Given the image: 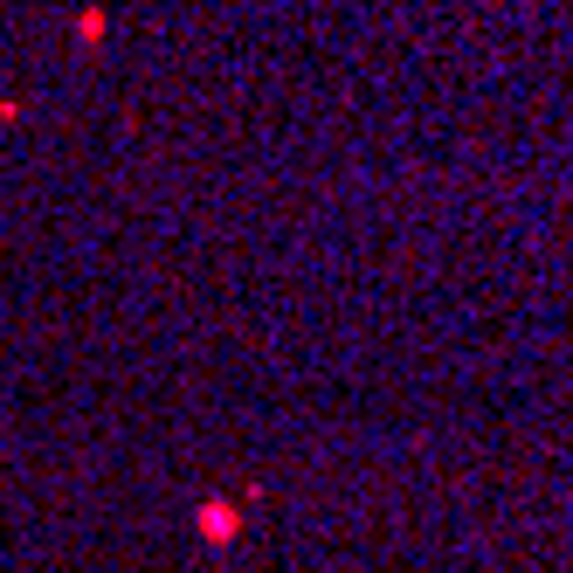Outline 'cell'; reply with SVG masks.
<instances>
[{"label": "cell", "mask_w": 573, "mask_h": 573, "mask_svg": "<svg viewBox=\"0 0 573 573\" xmlns=\"http://www.w3.org/2000/svg\"><path fill=\"white\" fill-rule=\"evenodd\" d=\"M69 28H76V42H84V49H98L104 35H111V14H104V8H84V14H76Z\"/></svg>", "instance_id": "cell-1"}, {"label": "cell", "mask_w": 573, "mask_h": 573, "mask_svg": "<svg viewBox=\"0 0 573 573\" xmlns=\"http://www.w3.org/2000/svg\"><path fill=\"white\" fill-rule=\"evenodd\" d=\"M201 525H207V539H228V532H235V511H228V505H207Z\"/></svg>", "instance_id": "cell-2"}]
</instances>
